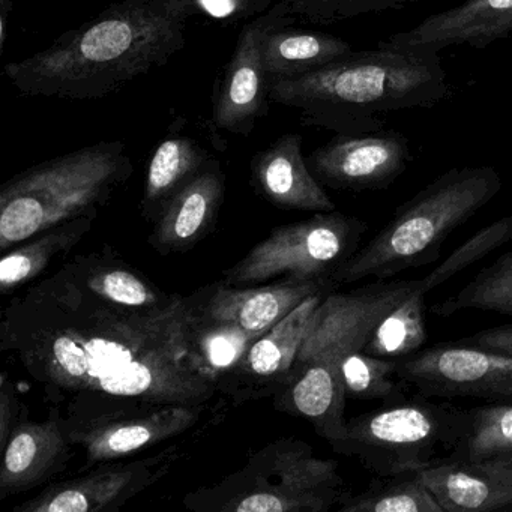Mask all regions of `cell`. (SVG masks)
Masks as SVG:
<instances>
[{
    "label": "cell",
    "instance_id": "cell-20",
    "mask_svg": "<svg viewBox=\"0 0 512 512\" xmlns=\"http://www.w3.org/2000/svg\"><path fill=\"white\" fill-rule=\"evenodd\" d=\"M251 175L262 196L280 208L308 212L337 209L302 155L301 134H284L254 155Z\"/></svg>",
    "mask_w": 512,
    "mask_h": 512
},
{
    "label": "cell",
    "instance_id": "cell-24",
    "mask_svg": "<svg viewBox=\"0 0 512 512\" xmlns=\"http://www.w3.org/2000/svg\"><path fill=\"white\" fill-rule=\"evenodd\" d=\"M353 52L343 38L325 32L299 31L292 25L269 32L263 46L269 80L293 79L313 73Z\"/></svg>",
    "mask_w": 512,
    "mask_h": 512
},
{
    "label": "cell",
    "instance_id": "cell-21",
    "mask_svg": "<svg viewBox=\"0 0 512 512\" xmlns=\"http://www.w3.org/2000/svg\"><path fill=\"white\" fill-rule=\"evenodd\" d=\"M224 182L220 163L211 158L205 169L164 205L151 236L158 253L190 250L206 235L223 202Z\"/></svg>",
    "mask_w": 512,
    "mask_h": 512
},
{
    "label": "cell",
    "instance_id": "cell-12",
    "mask_svg": "<svg viewBox=\"0 0 512 512\" xmlns=\"http://www.w3.org/2000/svg\"><path fill=\"white\" fill-rule=\"evenodd\" d=\"M409 139L394 130L335 134L307 158L317 181L334 190L379 191L391 187L407 170Z\"/></svg>",
    "mask_w": 512,
    "mask_h": 512
},
{
    "label": "cell",
    "instance_id": "cell-36",
    "mask_svg": "<svg viewBox=\"0 0 512 512\" xmlns=\"http://www.w3.org/2000/svg\"><path fill=\"white\" fill-rule=\"evenodd\" d=\"M460 341L488 352L512 356V325L482 329L469 337L461 338Z\"/></svg>",
    "mask_w": 512,
    "mask_h": 512
},
{
    "label": "cell",
    "instance_id": "cell-5",
    "mask_svg": "<svg viewBox=\"0 0 512 512\" xmlns=\"http://www.w3.org/2000/svg\"><path fill=\"white\" fill-rule=\"evenodd\" d=\"M121 140L100 142L23 170L0 187V250L95 215L133 176Z\"/></svg>",
    "mask_w": 512,
    "mask_h": 512
},
{
    "label": "cell",
    "instance_id": "cell-11",
    "mask_svg": "<svg viewBox=\"0 0 512 512\" xmlns=\"http://www.w3.org/2000/svg\"><path fill=\"white\" fill-rule=\"evenodd\" d=\"M295 22L286 2L280 0L242 28L232 58L215 88L211 116L215 130L248 137L257 121L268 115L271 80L263 46L272 29Z\"/></svg>",
    "mask_w": 512,
    "mask_h": 512
},
{
    "label": "cell",
    "instance_id": "cell-18",
    "mask_svg": "<svg viewBox=\"0 0 512 512\" xmlns=\"http://www.w3.org/2000/svg\"><path fill=\"white\" fill-rule=\"evenodd\" d=\"M419 472L445 512H512V452L440 457Z\"/></svg>",
    "mask_w": 512,
    "mask_h": 512
},
{
    "label": "cell",
    "instance_id": "cell-9",
    "mask_svg": "<svg viewBox=\"0 0 512 512\" xmlns=\"http://www.w3.org/2000/svg\"><path fill=\"white\" fill-rule=\"evenodd\" d=\"M419 290L427 293L421 278L377 280L346 293L332 290L314 313L290 374L308 371L343 385L340 362L344 356L362 350L380 320Z\"/></svg>",
    "mask_w": 512,
    "mask_h": 512
},
{
    "label": "cell",
    "instance_id": "cell-30",
    "mask_svg": "<svg viewBox=\"0 0 512 512\" xmlns=\"http://www.w3.org/2000/svg\"><path fill=\"white\" fill-rule=\"evenodd\" d=\"M340 374L349 398L380 400L383 404L398 403L407 398L409 385L398 376L397 361L356 350L344 356Z\"/></svg>",
    "mask_w": 512,
    "mask_h": 512
},
{
    "label": "cell",
    "instance_id": "cell-17",
    "mask_svg": "<svg viewBox=\"0 0 512 512\" xmlns=\"http://www.w3.org/2000/svg\"><path fill=\"white\" fill-rule=\"evenodd\" d=\"M511 34L512 0H464L409 31L391 35L379 46L433 53L455 46L482 50Z\"/></svg>",
    "mask_w": 512,
    "mask_h": 512
},
{
    "label": "cell",
    "instance_id": "cell-33",
    "mask_svg": "<svg viewBox=\"0 0 512 512\" xmlns=\"http://www.w3.org/2000/svg\"><path fill=\"white\" fill-rule=\"evenodd\" d=\"M289 13L296 20L331 25L355 17L368 14L385 13V11L401 10L413 4H421L428 0H284Z\"/></svg>",
    "mask_w": 512,
    "mask_h": 512
},
{
    "label": "cell",
    "instance_id": "cell-29",
    "mask_svg": "<svg viewBox=\"0 0 512 512\" xmlns=\"http://www.w3.org/2000/svg\"><path fill=\"white\" fill-rule=\"evenodd\" d=\"M466 310L512 316V250L482 268L463 289L434 304L431 313L451 317Z\"/></svg>",
    "mask_w": 512,
    "mask_h": 512
},
{
    "label": "cell",
    "instance_id": "cell-8",
    "mask_svg": "<svg viewBox=\"0 0 512 512\" xmlns=\"http://www.w3.org/2000/svg\"><path fill=\"white\" fill-rule=\"evenodd\" d=\"M367 230L365 221L337 209L275 227L268 238L224 272V283L251 287L281 278L326 280L358 251Z\"/></svg>",
    "mask_w": 512,
    "mask_h": 512
},
{
    "label": "cell",
    "instance_id": "cell-26",
    "mask_svg": "<svg viewBox=\"0 0 512 512\" xmlns=\"http://www.w3.org/2000/svg\"><path fill=\"white\" fill-rule=\"evenodd\" d=\"M338 512H445L419 470L377 476L367 490L349 494Z\"/></svg>",
    "mask_w": 512,
    "mask_h": 512
},
{
    "label": "cell",
    "instance_id": "cell-32",
    "mask_svg": "<svg viewBox=\"0 0 512 512\" xmlns=\"http://www.w3.org/2000/svg\"><path fill=\"white\" fill-rule=\"evenodd\" d=\"M509 241H512V215L500 218L490 226L476 232L472 238L467 239L461 247L454 250L448 259L443 260L430 274L421 278L425 292L430 293L436 287L442 286L443 283L451 280L469 266L475 265L476 262L484 259L502 245L508 244Z\"/></svg>",
    "mask_w": 512,
    "mask_h": 512
},
{
    "label": "cell",
    "instance_id": "cell-4",
    "mask_svg": "<svg viewBox=\"0 0 512 512\" xmlns=\"http://www.w3.org/2000/svg\"><path fill=\"white\" fill-rule=\"evenodd\" d=\"M502 176L491 166L454 167L398 206L380 232L331 280L337 286L367 278L391 280L401 272L439 260L446 239L502 191Z\"/></svg>",
    "mask_w": 512,
    "mask_h": 512
},
{
    "label": "cell",
    "instance_id": "cell-35",
    "mask_svg": "<svg viewBox=\"0 0 512 512\" xmlns=\"http://www.w3.org/2000/svg\"><path fill=\"white\" fill-rule=\"evenodd\" d=\"M23 421L20 416V401L17 398L13 382L7 373L0 377V446L7 443L14 428Z\"/></svg>",
    "mask_w": 512,
    "mask_h": 512
},
{
    "label": "cell",
    "instance_id": "cell-27",
    "mask_svg": "<svg viewBox=\"0 0 512 512\" xmlns=\"http://www.w3.org/2000/svg\"><path fill=\"white\" fill-rule=\"evenodd\" d=\"M257 338L260 337L248 334L238 326L211 322L194 316L191 311V358L200 373L215 383L218 389L238 367Z\"/></svg>",
    "mask_w": 512,
    "mask_h": 512
},
{
    "label": "cell",
    "instance_id": "cell-25",
    "mask_svg": "<svg viewBox=\"0 0 512 512\" xmlns=\"http://www.w3.org/2000/svg\"><path fill=\"white\" fill-rule=\"evenodd\" d=\"M208 152L188 136H170L155 148L149 161L145 206L160 214L167 202L196 178L211 161Z\"/></svg>",
    "mask_w": 512,
    "mask_h": 512
},
{
    "label": "cell",
    "instance_id": "cell-22",
    "mask_svg": "<svg viewBox=\"0 0 512 512\" xmlns=\"http://www.w3.org/2000/svg\"><path fill=\"white\" fill-rule=\"evenodd\" d=\"M95 218L86 215L67 221L34 236L25 245L11 248L0 262V293L7 296L34 283L55 260L70 256L73 248L91 232Z\"/></svg>",
    "mask_w": 512,
    "mask_h": 512
},
{
    "label": "cell",
    "instance_id": "cell-19",
    "mask_svg": "<svg viewBox=\"0 0 512 512\" xmlns=\"http://www.w3.org/2000/svg\"><path fill=\"white\" fill-rule=\"evenodd\" d=\"M73 446L68 421L56 407L46 421L23 419L2 446L0 500L32 490L64 470Z\"/></svg>",
    "mask_w": 512,
    "mask_h": 512
},
{
    "label": "cell",
    "instance_id": "cell-15",
    "mask_svg": "<svg viewBox=\"0 0 512 512\" xmlns=\"http://www.w3.org/2000/svg\"><path fill=\"white\" fill-rule=\"evenodd\" d=\"M331 292L323 290L311 295L257 338L218 392H226L238 400L275 394L289 379L311 319Z\"/></svg>",
    "mask_w": 512,
    "mask_h": 512
},
{
    "label": "cell",
    "instance_id": "cell-7",
    "mask_svg": "<svg viewBox=\"0 0 512 512\" xmlns=\"http://www.w3.org/2000/svg\"><path fill=\"white\" fill-rule=\"evenodd\" d=\"M416 392L412 398L347 419L346 433L332 449L358 458L377 476L421 470L454 451L469 413Z\"/></svg>",
    "mask_w": 512,
    "mask_h": 512
},
{
    "label": "cell",
    "instance_id": "cell-16",
    "mask_svg": "<svg viewBox=\"0 0 512 512\" xmlns=\"http://www.w3.org/2000/svg\"><path fill=\"white\" fill-rule=\"evenodd\" d=\"M203 407L172 404L146 412L95 419L68 430L71 442L85 451L86 464L92 467L136 454L185 433L197 424Z\"/></svg>",
    "mask_w": 512,
    "mask_h": 512
},
{
    "label": "cell",
    "instance_id": "cell-6",
    "mask_svg": "<svg viewBox=\"0 0 512 512\" xmlns=\"http://www.w3.org/2000/svg\"><path fill=\"white\" fill-rule=\"evenodd\" d=\"M343 487L338 461L289 437L263 446L214 487L191 491L184 505L199 512H328L346 496Z\"/></svg>",
    "mask_w": 512,
    "mask_h": 512
},
{
    "label": "cell",
    "instance_id": "cell-37",
    "mask_svg": "<svg viewBox=\"0 0 512 512\" xmlns=\"http://www.w3.org/2000/svg\"><path fill=\"white\" fill-rule=\"evenodd\" d=\"M11 13H13V0H0V50H4L7 43Z\"/></svg>",
    "mask_w": 512,
    "mask_h": 512
},
{
    "label": "cell",
    "instance_id": "cell-2",
    "mask_svg": "<svg viewBox=\"0 0 512 512\" xmlns=\"http://www.w3.org/2000/svg\"><path fill=\"white\" fill-rule=\"evenodd\" d=\"M193 0H119L49 47L4 67L28 97L101 100L166 65L187 43Z\"/></svg>",
    "mask_w": 512,
    "mask_h": 512
},
{
    "label": "cell",
    "instance_id": "cell-1",
    "mask_svg": "<svg viewBox=\"0 0 512 512\" xmlns=\"http://www.w3.org/2000/svg\"><path fill=\"white\" fill-rule=\"evenodd\" d=\"M190 322L188 296L121 305L89 289L67 256L5 307L0 349L77 427L172 404L205 406L218 388L191 358Z\"/></svg>",
    "mask_w": 512,
    "mask_h": 512
},
{
    "label": "cell",
    "instance_id": "cell-14",
    "mask_svg": "<svg viewBox=\"0 0 512 512\" xmlns=\"http://www.w3.org/2000/svg\"><path fill=\"white\" fill-rule=\"evenodd\" d=\"M170 451L134 463L104 466L91 473L50 484L14 512H116L154 484L175 461Z\"/></svg>",
    "mask_w": 512,
    "mask_h": 512
},
{
    "label": "cell",
    "instance_id": "cell-34",
    "mask_svg": "<svg viewBox=\"0 0 512 512\" xmlns=\"http://www.w3.org/2000/svg\"><path fill=\"white\" fill-rule=\"evenodd\" d=\"M277 2L280 0H193L196 13L229 25L254 19L271 10Z\"/></svg>",
    "mask_w": 512,
    "mask_h": 512
},
{
    "label": "cell",
    "instance_id": "cell-23",
    "mask_svg": "<svg viewBox=\"0 0 512 512\" xmlns=\"http://www.w3.org/2000/svg\"><path fill=\"white\" fill-rule=\"evenodd\" d=\"M68 260L89 289L118 304L152 308L173 298L110 248L74 254Z\"/></svg>",
    "mask_w": 512,
    "mask_h": 512
},
{
    "label": "cell",
    "instance_id": "cell-28",
    "mask_svg": "<svg viewBox=\"0 0 512 512\" xmlns=\"http://www.w3.org/2000/svg\"><path fill=\"white\" fill-rule=\"evenodd\" d=\"M425 296L415 292L386 314L373 329L362 352L377 358L401 361L422 350L427 341Z\"/></svg>",
    "mask_w": 512,
    "mask_h": 512
},
{
    "label": "cell",
    "instance_id": "cell-31",
    "mask_svg": "<svg viewBox=\"0 0 512 512\" xmlns=\"http://www.w3.org/2000/svg\"><path fill=\"white\" fill-rule=\"evenodd\" d=\"M469 428L449 458L478 460L512 452V401L467 409Z\"/></svg>",
    "mask_w": 512,
    "mask_h": 512
},
{
    "label": "cell",
    "instance_id": "cell-3",
    "mask_svg": "<svg viewBox=\"0 0 512 512\" xmlns=\"http://www.w3.org/2000/svg\"><path fill=\"white\" fill-rule=\"evenodd\" d=\"M448 95L439 53L379 46L353 50L304 76L275 80L269 100L295 109L304 125L365 134L385 130L391 113L431 109Z\"/></svg>",
    "mask_w": 512,
    "mask_h": 512
},
{
    "label": "cell",
    "instance_id": "cell-10",
    "mask_svg": "<svg viewBox=\"0 0 512 512\" xmlns=\"http://www.w3.org/2000/svg\"><path fill=\"white\" fill-rule=\"evenodd\" d=\"M397 374L427 398L512 401V356L461 341L434 344L401 359Z\"/></svg>",
    "mask_w": 512,
    "mask_h": 512
},
{
    "label": "cell",
    "instance_id": "cell-13",
    "mask_svg": "<svg viewBox=\"0 0 512 512\" xmlns=\"http://www.w3.org/2000/svg\"><path fill=\"white\" fill-rule=\"evenodd\" d=\"M337 287L331 278L308 281L281 278L277 283L251 287H233L220 281L202 287L188 299L194 316L238 326L248 334L262 337L302 301Z\"/></svg>",
    "mask_w": 512,
    "mask_h": 512
}]
</instances>
